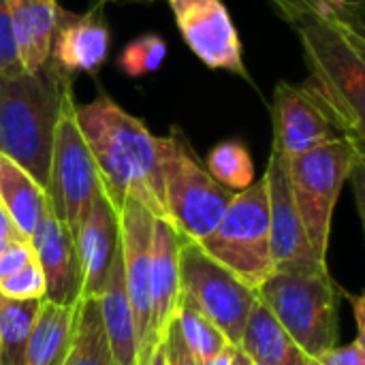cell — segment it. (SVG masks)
Instances as JSON below:
<instances>
[{"label":"cell","instance_id":"obj_33","mask_svg":"<svg viewBox=\"0 0 365 365\" xmlns=\"http://www.w3.org/2000/svg\"><path fill=\"white\" fill-rule=\"evenodd\" d=\"M267 2L289 24L297 21L306 13H312V11H319L325 6V0H267Z\"/></svg>","mask_w":365,"mask_h":365},{"label":"cell","instance_id":"obj_28","mask_svg":"<svg viewBox=\"0 0 365 365\" xmlns=\"http://www.w3.org/2000/svg\"><path fill=\"white\" fill-rule=\"evenodd\" d=\"M0 295L9 299L30 302V299H45V278L36 263H28L24 269L13 274L11 278L0 282Z\"/></svg>","mask_w":365,"mask_h":365},{"label":"cell","instance_id":"obj_24","mask_svg":"<svg viewBox=\"0 0 365 365\" xmlns=\"http://www.w3.org/2000/svg\"><path fill=\"white\" fill-rule=\"evenodd\" d=\"M43 299H9L0 295V365H26V349Z\"/></svg>","mask_w":365,"mask_h":365},{"label":"cell","instance_id":"obj_20","mask_svg":"<svg viewBox=\"0 0 365 365\" xmlns=\"http://www.w3.org/2000/svg\"><path fill=\"white\" fill-rule=\"evenodd\" d=\"M101 314L109 340L113 365L139 364V338L135 327L133 308L128 304L122 269V248H118L115 261L111 265L105 293L101 295Z\"/></svg>","mask_w":365,"mask_h":365},{"label":"cell","instance_id":"obj_23","mask_svg":"<svg viewBox=\"0 0 365 365\" xmlns=\"http://www.w3.org/2000/svg\"><path fill=\"white\" fill-rule=\"evenodd\" d=\"M62 365H113L98 297L77 302L73 338Z\"/></svg>","mask_w":365,"mask_h":365},{"label":"cell","instance_id":"obj_3","mask_svg":"<svg viewBox=\"0 0 365 365\" xmlns=\"http://www.w3.org/2000/svg\"><path fill=\"white\" fill-rule=\"evenodd\" d=\"M75 107L73 77L51 58L32 73L0 75V156L45 188L58 122Z\"/></svg>","mask_w":365,"mask_h":365},{"label":"cell","instance_id":"obj_25","mask_svg":"<svg viewBox=\"0 0 365 365\" xmlns=\"http://www.w3.org/2000/svg\"><path fill=\"white\" fill-rule=\"evenodd\" d=\"M205 169L229 190H244L255 182V163L250 152L240 141H222L207 154Z\"/></svg>","mask_w":365,"mask_h":365},{"label":"cell","instance_id":"obj_38","mask_svg":"<svg viewBox=\"0 0 365 365\" xmlns=\"http://www.w3.org/2000/svg\"><path fill=\"white\" fill-rule=\"evenodd\" d=\"M233 365H252V361L237 349V353H235V359H233Z\"/></svg>","mask_w":365,"mask_h":365},{"label":"cell","instance_id":"obj_6","mask_svg":"<svg viewBox=\"0 0 365 365\" xmlns=\"http://www.w3.org/2000/svg\"><path fill=\"white\" fill-rule=\"evenodd\" d=\"M160 145L167 220L188 240L201 242L214 231L235 192L210 175L178 126L160 137Z\"/></svg>","mask_w":365,"mask_h":365},{"label":"cell","instance_id":"obj_19","mask_svg":"<svg viewBox=\"0 0 365 365\" xmlns=\"http://www.w3.org/2000/svg\"><path fill=\"white\" fill-rule=\"evenodd\" d=\"M237 349L252 365H308L310 357L284 331L267 306L257 297Z\"/></svg>","mask_w":365,"mask_h":365},{"label":"cell","instance_id":"obj_9","mask_svg":"<svg viewBox=\"0 0 365 365\" xmlns=\"http://www.w3.org/2000/svg\"><path fill=\"white\" fill-rule=\"evenodd\" d=\"M101 190L103 184L94 156L79 130L75 109H71L60 118L53 137L49 178L45 186L49 210L75 237L79 222Z\"/></svg>","mask_w":365,"mask_h":365},{"label":"cell","instance_id":"obj_14","mask_svg":"<svg viewBox=\"0 0 365 365\" xmlns=\"http://www.w3.org/2000/svg\"><path fill=\"white\" fill-rule=\"evenodd\" d=\"M73 240L81 269V299H101L120 248V214L105 190L94 197Z\"/></svg>","mask_w":365,"mask_h":365},{"label":"cell","instance_id":"obj_40","mask_svg":"<svg viewBox=\"0 0 365 365\" xmlns=\"http://www.w3.org/2000/svg\"><path fill=\"white\" fill-rule=\"evenodd\" d=\"M308 365H314V364H312V361H310V364H308Z\"/></svg>","mask_w":365,"mask_h":365},{"label":"cell","instance_id":"obj_7","mask_svg":"<svg viewBox=\"0 0 365 365\" xmlns=\"http://www.w3.org/2000/svg\"><path fill=\"white\" fill-rule=\"evenodd\" d=\"M197 244L257 291L274 272L265 178L235 192L214 231Z\"/></svg>","mask_w":365,"mask_h":365},{"label":"cell","instance_id":"obj_13","mask_svg":"<svg viewBox=\"0 0 365 365\" xmlns=\"http://www.w3.org/2000/svg\"><path fill=\"white\" fill-rule=\"evenodd\" d=\"M274 143L287 158L344 137L304 86L280 81L274 90Z\"/></svg>","mask_w":365,"mask_h":365},{"label":"cell","instance_id":"obj_32","mask_svg":"<svg viewBox=\"0 0 365 365\" xmlns=\"http://www.w3.org/2000/svg\"><path fill=\"white\" fill-rule=\"evenodd\" d=\"M163 342H165V351H167V359H169V365H203L195 353L186 346L178 325H175V319H171L165 336H163Z\"/></svg>","mask_w":365,"mask_h":365},{"label":"cell","instance_id":"obj_1","mask_svg":"<svg viewBox=\"0 0 365 365\" xmlns=\"http://www.w3.org/2000/svg\"><path fill=\"white\" fill-rule=\"evenodd\" d=\"M299 36L308 79L304 88L344 137L364 141L365 38L361 19L325 2L291 24Z\"/></svg>","mask_w":365,"mask_h":365},{"label":"cell","instance_id":"obj_39","mask_svg":"<svg viewBox=\"0 0 365 365\" xmlns=\"http://www.w3.org/2000/svg\"><path fill=\"white\" fill-rule=\"evenodd\" d=\"M105 4L107 2H156V0H103Z\"/></svg>","mask_w":365,"mask_h":365},{"label":"cell","instance_id":"obj_16","mask_svg":"<svg viewBox=\"0 0 365 365\" xmlns=\"http://www.w3.org/2000/svg\"><path fill=\"white\" fill-rule=\"evenodd\" d=\"M28 242L45 278V299L58 306H77L81 299V269L75 240L64 222L47 207Z\"/></svg>","mask_w":365,"mask_h":365},{"label":"cell","instance_id":"obj_5","mask_svg":"<svg viewBox=\"0 0 365 365\" xmlns=\"http://www.w3.org/2000/svg\"><path fill=\"white\" fill-rule=\"evenodd\" d=\"M291 192L314 257L327 265L334 210L344 182L364 167V141L340 137L287 158Z\"/></svg>","mask_w":365,"mask_h":365},{"label":"cell","instance_id":"obj_29","mask_svg":"<svg viewBox=\"0 0 365 365\" xmlns=\"http://www.w3.org/2000/svg\"><path fill=\"white\" fill-rule=\"evenodd\" d=\"M21 71L24 66L17 56L9 0H0V75H15Z\"/></svg>","mask_w":365,"mask_h":365},{"label":"cell","instance_id":"obj_34","mask_svg":"<svg viewBox=\"0 0 365 365\" xmlns=\"http://www.w3.org/2000/svg\"><path fill=\"white\" fill-rule=\"evenodd\" d=\"M17 240H26V237H21V235L17 233L13 220L9 218V214H6L4 207L0 205V246L6 248L9 244H13V242H17Z\"/></svg>","mask_w":365,"mask_h":365},{"label":"cell","instance_id":"obj_36","mask_svg":"<svg viewBox=\"0 0 365 365\" xmlns=\"http://www.w3.org/2000/svg\"><path fill=\"white\" fill-rule=\"evenodd\" d=\"M235 353H237V346L229 344L222 353H218L214 359H210L207 364L203 365H233V359H235Z\"/></svg>","mask_w":365,"mask_h":365},{"label":"cell","instance_id":"obj_4","mask_svg":"<svg viewBox=\"0 0 365 365\" xmlns=\"http://www.w3.org/2000/svg\"><path fill=\"white\" fill-rule=\"evenodd\" d=\"M342 293L327 267H278L257 289V297L310 359L338 342Z\"/></svg>","mask_w":365,"mask_h":365},{"label":"cell","instance_id":"obj_10","mask_svg":"<svg viewBox=\"0 0 365 365\" xmlns=\"http://www.w3.org/2000/svg\"><path fill=\"white\" fill-rule=\"evenodd\" d=\"M190 51L214 71H227L250 81L237 28L220 0H167Z\"/></svg>","mask_w":365,"mask_h":365},{"label":"cell","instance_id":"obj_26","mask_svg":"<svg viewBox=\"0 0 365 365\" xmlns=\"http://www.w3.org/2000/svg\"><path fill=\"white\" fill-rule=\"evenodd\" d=\"M173 319L186 346L195 353V357L201 364H207L210 359H214L218 353H222L229 346V340L222 336V331L210 319H205L190 306L178 302Z\"/></svg>","mask_w":365,"mask_h":365},{"label":"cell","instance_id":"obj_12","mask_svg":"<svg viewBox=\"0 0 365 365\" xmlns=\"http://www.w3.org/2000/svg\"><path fill=\"white\" fill-rule=\"evenodd\" d=\"M120 214V248L128 304L133 308L139 353L150 329V274H152V233L154 214L133 195L126 197Z\"/></svg>","mask_w":365,"mask_h":365},{"label":"cell","instance_id":"obj_17","mask_svg":"<svg viewBox=\"0 0 365 365\" xmlns=\"http://www.w3.org/2000/svg\"><path fill=\"white\" fill-rule=\"evenodd\" d=\"M180 240L182 233L167 218H154L152 274H150V329H148V340L139 353V364L150 361L154 346L163 340L178 308Z\"/></svg>","mask_w":365,"mask_h":365},{"label":"cell","instance_id":"obj_15","mask_svg":"<svg viewBox=\"0 0 365 365\" xmlns=\"http://www.w3.org/2000/svg\"><path fill=\"white\" fill-rule=\"evenodd\" d=\"M111 34L105 21V2L94 0L88 11H60L51 41V60L68 73L96 75L109 56Z\"/></svg>","mask_w":365,"mask_h":365},{"label":"cell","instance_id":"obj_37","mask_svg":"<svg viewBox=\"0 0 365 365\" xmlns=\"http://www.w3.org/2000/svg\"><path fill=\"white\" fill-rule=\"evenodd\" d=\"M148 365H169L167 351H165V342H163V340L154 346V351H152V355H150V361H148Z\"/></svg>","mask_w":365,"mask_h":365},{"label":"cell","instance_id":"obj_30","mask_svg":"<svg viewBox=\"0 0 365 365\" xmlns=\"http://www.w3.org/2000/svg\"><path fill=\"white\" fill-rule=\"evenodd\" d=\"M310 361L314 365H365V336L357 334L353 342L334 346Z\"/></svg>","mask_w":365,"mask_h":365},{"label":"cell","instance_id":"obj_11","mask_svg":"<svg viewBox=\"0 0 365 365\" xmlns=\"http://www.w3.org/2000/svg\"><path fill=\"white\" fill-rule=\"evenodd\" d=\"M267 186V210H269V244L274 269L278 267H327L321 263L308 242L302 216L297 212L291 182L289 165L282 150L272 143L269 163L265 169Z\"/></svg>","mask_w":365,"mask_h":365},{"label":"cell","instance_id":"obj_8","mask_svg":"<svg viewBox=\"0 0 365 365\" xmlns=\"http://www.w3.org/2000/svg\"><path fill=\"white\" fill-rule=\"evenodd\" d=\"M178 302L210 319L229 344L237 346L257 291L246 287L197 242L182 235L178 255Z\"/></svg>","mask_w":365,"mask_h":365},{"label":"cell","instance_id":"obj_22","mask_svg":"<svg viewBox=\"0 0 365 365\" xmlns=\"http://www.w3.org/2000/svg\"><path fill=\"white\" fill-rule=\"evenodd\" d=\"M75 325V306H58L43 299L34 319L26 365H62L66 359Z\"/></svg>","mask_w":365,"mask_h":365},{"label":"cell","instance_id":"obj_18","mask_svg":"<svg viewBox=\"0 0 365 365\" xmlns=\"http://www.w3.org/2000/svg\"><path fill=\"white\" fill-rule=\"evenodd\" d=\"M17 56L24 71L41 68L51 56V41L62 6L56 0H9Z\"/></svg>","mask_w":365,"mask_h":365},{"label":"cell","instance_id":"obj_35","mask_svg":"<svg viewBox=\"0 0 365 365\" xmlns=\"http://www.w3.org/2000/svg\"><path fill=\"white\" fill-rule=\"evenodd\" d=\"M329 6L342 11L349 17L361 19V9H364V0H325Z\"/></svg>","mask_w":365,"mask_h":365},{"label":"cell","instance_id":"obj_2","mask_svg":"<svg viewBox=\"0 0 365 365\" xmlns=\"http://www.w3.org/2000/svg\"><path fill=\"white\" fill-rule=\"evenodd\" d=\"M75 120L94 156L103 190L120 212L126 197H137L156 218H167L160 171V137L126 113L115 101L98 94L75 107Z\"/></svg>","mask_w":365,"mask_h":365},{"label":"cell","instance_id":"obj_41","mask_svg":"<svg viewBox=\"0 0 365 365\" xmlns=\"http://www.w3.org/2000/svg\"><path fill=\"white\" fill-rule=\"evenodd\" d=\"M56 2H58V0H56Z\"/></svg>","mask_w":365,"mask_h":365},{"label":"cell","instance_id":"obj_21","mask_svg":"<svg viewBox=\"0 0 365 365\" xmlns=\"http://www.w3.org/2000/svg\"><path fill=\"white\" fill-rule=\"evenodd\" d=\"M0 205L26 240H30L49 207L45 188L6 156H0Z\"/></svg>","mask_w":365,"mask_h":365},{"label":"cell","instance_id":"obj_31","mask_svg":"<svg viewBox=\"0 0 365 365\" xmlns=\"http://www.w3.org/2000/svg\"><path fill=\"white\" fill-rule=\"evenodd\" d=\"M34 261V250L28 240H17L0 252V282Z\"/></svg>","mask_w":365,"mask_h":365},{"label":"cell","instance_id":"obj_27","mask_svg":"<svg viewBox=\"0 0 365 365\" xmlns=\"http://www.w3.org/2000/svg\"><path fill=\"white\" fill-rule=\"evenodd\" d=\"M167 51H169V45L163 36L141 34L122 47L115 64L128 77H145L165 64Z\"/></svg>","mask_w":365,"mask_h":365}]
</instances>
